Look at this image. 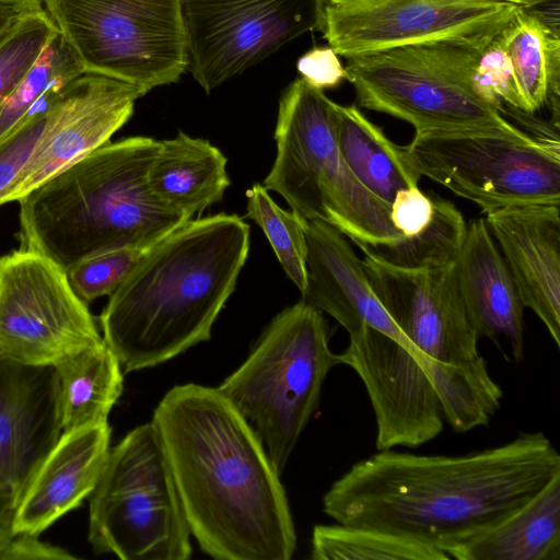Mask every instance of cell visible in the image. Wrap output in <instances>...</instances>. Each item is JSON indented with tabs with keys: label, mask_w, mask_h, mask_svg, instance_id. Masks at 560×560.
Wrapping results in <instances>:
<instances>
[{
	"label": "cell",
	"mask_w": 560,
	"mask_h": 560,
	"mask_svg": "<svg viewBox=\"0 0 560 560\" xmlns=\"http://www.w3.org/2000/svg\"><path fill=\"white\" fill-rule=\"evenodd\" d=\"M362 262L374 293L411 343L419 363L462 365L481 357L452 264L404 269L369 253H363Z\"/></svg>",
	"instance_id": "14"
},
{
	"label": "cell",
	"mask_w": 560,
	"mask_h": 560,
	"mask_svg": "<svg viewBox=\"0 0 560 560\" xmlns=\"http://www.w3.org/2000/svg\"><path fill=\"white\" fill-rule=\"evenodd\" d=\"M339 358L366 389L377 451L417 447L440 435L444 418L438 395L417 358L401 343L365 326L349 334Z\"/></svg>",
	"instance_id": "15"
},
{
	"label": "cell",
	"mask_w": 560,
	"mask_h": 560,
	"mask_svg": "<svg viewBox=\"0 0 560 560\" xmlns=\"http://www.w3.org/2000/svg\"><path fill=\"white\" fill-rule=\"evenodd\" d=\"M420 365L438 395L444 421L455 431L486 425L500 409L503 392L482 357L462 365L435 361H422Z\"/></svg>",
	"instance_id": "27"
},
{
	"label": "cell",
	"mask_w": 560,
	"mask_h": 560,
	"mask_svg": "<svg viewBox=\"0 0 560 560\" xmlns=\"http://www.w3.org/2000/svg\"><path fill=\"white\" fill-rule=\"evenodd\" d=\"M59 31L43 9L0 44V106L14 92Z\"/></svg>",
	"instance_id": "32"
},
{
	"label": "cell",
	"mask_w": 560,
	"mask_h": 560,
	"mask_svg": "<svg viewBox=\"0 0 560 560\" xmlns=\"http://www.w3.org/2000/svg\"><path fill=\"white\" fill-rule=\"evenodd\" d=\"M501 1H506L510 3L516 4V5L523 7V8H535L537 5L545 4V3L556 1V0H501Z\"/></svg>",
	"instance_id": "39"
},
{
	"label": "cell",
	"mask_w": 560,
	"mask_h": 560,
	"mask_svg": "<svg viewBox=\"0 0 560 560\" xmlns=\"http://www.w3.org/2000/svg\"><path fill=\"white\" fill-rule=\"evenodd\" d=\"M335 102L295 79L283 91L275 140L277 154L262 186L306 220L325 222L359 247L401 237L390 206L365 189L345 163L336 141Z\"/></svg>",
	"instance_id": "6"
},
{
	"label": "cell",
	"mask_w": 560,
	"mask_h": 560,
	"mask_svg": "<svg viewBox=\"0 0 560 560\" xmlns=\"http://www.w3.org/2000/svg\"><path fill=\"white\" fill-rule=\"evenodd\" d=\"M39 535L15 534L0 551V560H74L68 550L39 540Z\"/></svg>",
	"instance_id": "36"
},
{
	"label": "cell",
	"mask_w": 560,
	"mask_h": 560,
	"mask_svg": "<svg viewBox=\"0 0 560 560\" xmlns=\"http://www.w3.org/2000/svg\"><path fill=\"white\" fill-rule=\"evenodd\" d=\"M338 150L359 183L390 206L400 189L418 187L421 175L411 165L405 147L390 141L357 105L335 104Z\"/></svg>",
	"instance_id": "25"
},
{
	"label": "cell",
	"mask_w": 560,
	"mask_h": 560,
	"mask_svg": "<svg viewBox=\"0 0 560 560\" xmlns=\"http://www.w3.org/2000/svg\"><path fill=\"white\" fill-rule=\"evenodd\" d=\"M183 0H43L86 71L136 86L143 96L187 70Z\"/></svg>",
	"instance_id": "9"
},
{
	"label": "cell",
	"mask_w": 560,
	"mask_h": 560,
	"mask_svg": "<svg viewBox=\"0 0 560 560\" xmlns=\"http://www.w3.org/2000/svg\"><path fill=\"white\" fill-rule=\"evenodd\" d=\"M559 79V23L523 7L485 47L472 74L478 92L497 105L532 115L551 104L557 128Z\"/></svg>",
	"instance_id": "17"
},
{
	"label": "cell",
	"mask_w": 560,
	"mask_h": 560,
	"mask_svg": "<svg viewBox=\"0 0 560 560\" xmlns=\"http://www.w3.org/2000/svg\"><path fill=\"white\" fill-rule=\"evenodd\" d=\"M453 273L478 338L509 340L516 362L524 358V305L485 218L470 221Z\"/></svg>",
	"instance_id": "22"
},
{
	"label": "cell",
	"mask_w": 560,
	"mask_h": 560,
	"mask_svg": "<svg viewBox=\"0 0 560 560\" xmlns=\"http://www.w3.org/2000/svg\"><path fill=\"white\" fill-rule=\"evenodd\" d=\"M246 197V217L261 228L287 276L302 293L307 281L305 219L280 208L262 184L253 185Z\"/></svg>",
	"instance_id": "31"
},
{
	"label": "cell",
	"mask_w": 560,
	"mask_h": 560,
	"mask_svg": "<svg viewBox=\"0 0 560 560\" xmlns=\"http://www.w3.org/2000/svg\"><path fill=\"white\" fill-rule=\"evenodd\" d=\"M499 32V31H498ZM452 37L393 47L347 59V79L359 106L409 122L416 133L499 131L529 133L485 98L472 74L498 33Z\"/></svg>",
	"instance_id": "5"
},
{
	"label": "cell",
	"mask_w": 560,
	"mask_h": 560,
	"mask_svg": "<svg viewBox=\"0 0 560 560\" xmlns=\"http://www.w3.org/2000/svg\"><path fill=\"white\" fill-rule=\"evenodd\" d=\"M43 9L42 0H0V44L23 21Z\"/></svg>",
	"instance_id": "37"
},
{
	"label": "cell",
	"mask_w": 560,
	"mask_h": 560,
	"mask_svg": "<svg viewBox=\"0 0 560 560\" xmlns=\"http://www.w3.org/2000/svg\"><path fill=\"white\" fill-rule=\"evenodd\" d=\"M558 475L560 455L541 431L465 455L389 448L352 465L324 494L323 510L337 523L444 551L515 511Z\"/></svg>",
	"instance_id": "1"
},
{
	"label": "cell",
	"mask_w": 560,
	"mask_h": 560,
	"mask_svg": "<svg viewBox=\"0 0 560 560\" xmlns=\"http://www.w3.org/2000/svg\"><path fill=\"white\" fill-rule=\"evenodd\" d=\"M59 378L62 432L107 422L122 392V369L105 341L55 364Z\"/></svg>",
	"instance_id": "26"
},
{
	"label": "cell",
	"mask_w": 560,
	"mask_h": 560,
	"mask_svg": "<svg viewBox=\"0 0 560 560\" xmlns=\"http://www.w3.org/2000/svg\"><path fill=\"white\" fill-rule=\"evenodd\" d=\"M84 71L83 63L59 33L0 106V142L14 131L43 95L60 91Z\"/></svg>",
	"instance_id": "30"
},
{
	"label": "cell",
	"mask_w": 560,
	"mask_h": 560,
	"mask_svg": "<svg viewBox=\"0 0 560 560\" xmlns=\"http://www.w3.org/2000/svg\"><path fill=\"white\" fill-rule=\"evenodd\" d=\"M110 432L103 422L61 433L15 509L14 535H39L91 495L110 450Z\"/></svg>",
	"instance_id": "21"
},
{
	"label": "cell",
	"mask_w": 560,
	"mask_h": 560,
	"mask_svg": "<svg viewBox=\"0 0 560 560\" xmlns=\"http://www.w3.org/2000/svg\"><path fill=\"white\" fill-rule=\"evenodd\" d=\"M48 112L49 108L31 109L14 131L0 142V206L36 148Z\"/></svg>",
	"instance_id": "34"
},
{
	"label": "cell",
	"mask_w": 560,
	"mask_h": 560,
	"mask_svg": "<svg viewBox=\"0 0 560 560\" xmlns=\"http://www.w3.org/2000/svg\"><path fill=\"white\" fill-rule=\"evenodd\" d=\"M560 203H529L486 214L489 232L524 307L560 347Z\"/></svg>",
	"instance_id": "19"
},
{
	"label": "cell",
	"mask_w": 560,
	"mask_h": 560,
	"mask_svg": "<svg viewBox=\"0 0 560 560\" xmlns=\"http://www.w3.org/2000/svg\"><path fill=\"white\" fill-rule=\"evenodd\" d=\"M190 535L217 560H290L296 548L279 474L218 388H171L153 412Z\"/></svg>",
	"instance_id": "2"
},
{
	"label": "cell",
	"mask_w": 560,
	"mask_h": 560,
	"mask_svg": "<svg viewBox=\"0 0 560 560\" xmlns=\"http://www.w3.org/2000/svg\"><path fill=\"white\" fill-rule=\"evenodd\" d=\"M338 364L322 312L301 300L269 323L247 359L217 387L253 427L279 475Z\"/></svg>",
	"instance_id": "7"
},
{
	"label": "cell",
	"mask_w": 560,
	"mask_h": 560,
	"mask_svg": "<svg viewBox=\"0 0 560 560\" xmlns=\"http://www.w3.org/2000/svg\"><path fill=\"white\" fill-rule=\"evenodd\" d=\"M182 9L187 70L208 94L322 24V0H183Z\"/></svg>",
	"instance_id": "12"
},
{
	"label": "cell",
	"mask_w": 560,
	"mask_h": 560,
	"mask_svg": "<svg viewBox=\"0 0 560 560\" xmlns=\"http://www.w3.org/2000/svg\"><path fill=\"white\" fill-rule=\"evenodd\" d=\"M304 228L307 281L302 301L330 315L348 334L371 327L395 339L417 358L411 343L378 301L362 259L346 236L322 221L305 219Z\"/></svg>",
	"instance_id": "20"
},
{
	"label": "cell",
	"mask_w": 560,
	"mask_h": 560,
	"mask_svg": "<svg viewBox=\"0 0 560 560\" xmlns=\"http://www.w3.org/2000/svg\"><path fill=\"white\" fill-rule=\"evenodd\" d=\"M444 551L456 560H560V475L495 524Z\"/></svg>",
	"instance_id": "23"
},
{
	"label": "cell",
	"mask_w": 560,
	"mask_h": 560,
	"mask_svg": "<svg viewBox=\"0 0 560 560\" xmlns=\"http://www.w3.org/2000/svg\"><path fill=\"white\" fill-rule=\"evenodd\" d=\"M300 78L324 91L338 86L347 79V72L338 55L330 46L313 47L298 61Z\"/></svg>",
	"instance_id": "35"
},
{
	"label": "cell",
	"mask_w": 560,
	"mask_h": 560,
	"mask_svg": "<svg viewBox=\"0 0 560 560\" xmlns=\"http://www.w3.org/2000/svg\"><path fill=\"white\" fill-rule=\"evenodd\" d=\"M248 253L249 225L226 213L191 219L150 247L100 316L122 372L208 341Z\"/></svg>",
	"instance_id": "3"
},
{
	"label": "cell",
	"mask_w": 560,
	"mask_h": 560,
	"mask_svg": "<svg viewBox=\"0 0 560 560\" xmlns=\"http://www.w3.org/2000/svg\"><path fill=\"white\" fill-rule=\"evenodd\" d=\"M149 248H121L83 259L67 270L70 285L85 303L110 295Z\"/></svg>",
	"instance_id": "33"
},
{
	"label": "cell",
	"mask_w": 560,
	"mask_h": 560,
	"mask_svg": "<svg viewBox=\"0 0 560 560\" xmlns=\"http://www.w3.org/2000/svg\"><path fill=\"white\" fill-rule=\"evenodd\" d=\"M61 433L55 365L0 357V492L15 506Z\"/></svg>",
	"instance_id": "18"
},
{
	"label": "cell",
	"mask_w": 560,
	"mask_h": 560,
	"mask_svg": "<svg viewBox=\"0 0 560 560\" xmlns=\"http://www.w3.org/2000/svg\"><path fill=\"white\" fill-rule=\"evenodd\" d=\"M314 560H451L439 547L387 532L346 525H316Z\"/></svg>",
	"instance_id": "28"
},
{
	"label": "cell",
	"mask_w": 560,
	"mask_h": 560,
	"mask_svg": "<svg viewBox=\"0 0 560 560\" xmlns=\"http://www.w3.org/2000/svg\"><path fill=\"white\" fill-rule=\"evenodd\" d=\"M520 5L501 0H322L319 31L346 59L500 31Z\"/></svg>",
	"instance_id": "13"
},
{
	"label": "cell",
	"mask_w": 560,
	"mask_h": 560,
	"mask_svg": "<svg viewBox=\"0 0 560 560\" xmlns=\"http://www.w3.org/2000/svg\"><path fill=\"white\" fill-rule=\"evenodd\" d=\"M43 1V0H42Z\"/></svg>",
	"instance_id": "40"
},
{
	"label": "cell",
	"mask_w": 560,
	"mask_h": 560,
	"mask_svg": "<svg viewBox=\"0 0 560 560\" xmlns=\"http://www.w3.org/2000/svg\"><path fill=\"white\" fill-rule=\"evenodd\" d=\"M413 168L483 213L560 203L559 137L499 131L422 132L405 145Z\"/></svg>",
	"instance_id": "10"
},
{
	"label": "cell",
	"mask_w": 560,
	"mask_h": 560,
	"mask_svg": "<svg viewBox=\"0 0 560 560\" xmlns=\"http://www.w3.org/2000/svg\"><path fill=\"white\" fill-rule=\"evenodd\" d=\"M226 162L209 140L178 131L160 141L148 183L159 200L192 219L222 200L231 184Z\"/></svg>",
	"instance_id": "24"
},
{
	"label": "cell",
	"mask_w": 560,
	"mask_h": 560,
	"mask_svg": "<svg viewBox=\"0 0 560 560\" xmlns=\"http://www.w3.org/2000/svg\"><path fill=\"white\" fill-rule=\"evenodd\" d=\"M143 94L124 81L84 71L60 92L27 163L2 199L18 201L81 158L110 141Z\"/></svg>",
	"instance_id": "16"
},
{
	"label": "cell",
	"mask_w": 560,
	"mask_h": 560,
	"mask_svg": "<svg viewBox=\"0 0 560 560\" xmlns=\"http://www.w3.org/2000/svg\"><path fill=\"white\" fill-rule=\"evenodd\" d=\"M434 201L433 219L423 232L360 249L404 269H430L453 264L463 245L467 223L452 201L436 194Z\"/></svg>",
	"instance_id": "29"
},
{
	"label": "cell",
	"mask_w": 560,
	"mask_h": 560,
	"mask_svg": "<svg viewBox=\"0 0 560 560\" xmlns=\"http://www.w3.org/2000/svg\"><path fill=\"white\" fill-rule=\"evenodd\" d=\"M15 509V504L0 492V551L14 536L13 518Z\"/></svg>",
	"instance_id": "38"
},
{
	"label": "cell",
	"mask_w": 560,
	"mask_h": 560,
	"mask_svg": "<svg viewBox=\"0 0 560 560\" xmlns=\"http://www.w3.org/2000/svg\"><path fill=\"white\" fill-rule=\"evenodd\" d=\"M103 341L66 270L30 249L0 257V357L55 365Z\"/></svg>",
	"instance_id": "11"
},
{
	"label": "cell",
	"mask_w": 560,
	"mask_h": 560,
	"mask_svg": "<svg viewBox=\"0 0 560 560\" xmlns=\"http://www.w3.org/2000/svg\"><path fill=\"white\" fill-rule=\"evenodd\" d=\"M160 141L107 142L18 200L20 248L68 270L121 248H148L191 220L159 200L148 183Z\"/></svg>",
	"instance_id": "4"
},
{
	"label": "cell",
	"mask_w": 560,
	"mask_h": 560,
	"mask_svg": "<svg viewBox=\"0 0 560 560\" xmlns=\"http://www.w3.org/2000/svg\"><path fill=\"white\" fill-rule=\"evenodd\" d=\"M190 536L159 434L141 424L109 450L90 495L89 541L122 560H186Z\"/></svg>",
	"instance_id": "8"
}]
</instances>
